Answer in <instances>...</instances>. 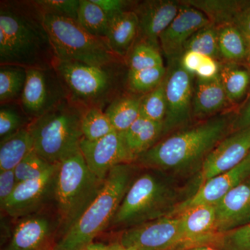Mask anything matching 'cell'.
<instances>
[{
    "instance_id": "cell-1",
    "label": "cell",
    "mask_w": 250,
    "mask_h": 250,
    "mask_svg": "<svg viewBox=\"0 0 250 250\" xmlns=\"http://www.w3.org/2000/svg\"><path fill=\"white\" fill-rule=\"evenodd\" d=\"M56 59L43 15L33 1H1L0 65L50 68Z\"/></svg>"
},
{
    "instance_id": "cell-2",
    "label": "cell",
    "mask_w": 250,
    "mask_h": 250,
    "mask_svg": "<svg viewBox=\"0 0 250 250\" xmlns=\"http://www.w3.org/2000/svg\"><path fill=\"white\" fill-rule=\"evenodd\" d=\"M235 118L220 115L182 128L163 138L134 164L167 174L185 173L197 166L200 169L207 156L233 130Z\"/></svg>"
},
{
    "instance_id": "cell-3",
    "label": "cell",
    "mask_w": 250,
    "mask_h": 250,
    "mask_svg": "<svg viewBox=\"0 0 250 250\" xmlns=\"http://www.w3.org/2000/svg\"><path fill=\"white\" fill-rule=\"evenodd\" d=\"M142 169L130 185L108 229L123 231L172 215L183 202L172 175L154 169Z\"/></svg>"
},
{
    "instance_id": "cell-4",
    "label": "cell",
    "mask_w": 250,
    "mask_h": 250,
    "mask_svg": "<svg viewBox=\"0 0 250 250\" xmlns=\"http://www.w3.org/2000/svg\"><path fill=\"white\" fill-rule=\"evenodd\" d=\"M141 167L134 164L113 167L98 196L79 220L57 241L55 250H82L108 229L125 194Z\"/></svg>"
},
{
    "instance_id": "cell-5",
    "label": "cell",
    "mask_w": 250,
    "mask_h": 250,
    "mask_svg": "<svg viewBox=\"0 0 250 250\" xmlns=\"http://www.w3.org/2000/svg\"><path fill=\"white\" fill-rule=\"evenodd\" d=\"M83 107L64 99L28 125L34 150L50 164H59L80 150Z\"/></svg>"
},
{
    "instance_id": "cell-6",
    "label": "cell",
    "mask_w": 250,
    "mask_h": 250,
    "mask_svg": "<svg viewBox=\"0 0 250 250\" xmlns=\"http://www.w3.org/2000/svg\"><path fill=\"white\" fill-rule=\"evenodd\" d=\"M104 181L90 170L80 150L59 163L52 205L60 220L59 238L75 225L98 196Z\"/></svg>"
},
{
    "instance_id": "cell-7",
    "label": "cell",
    "mask_w": 250,
    "mask_h": 250,
    "mask_svg": "<svg viewBox=\"0 0 250 250\" xmlns=\"http://www.w3.org/2000/svg\"><path fill=\"white\" fill-rule=\"evenodd\" d=\"M122 65L95 66L56 59L53 67L70 101L81 107L98 106L104 109L121 95L119 70Z\"/></svg>"
},
{
    "instance_id": "cell-8",
    "label": "cell",
    "mask_w": 250,
    "mask_h": 250,
    "mask_svg": "<svg viewBox=\"0 0 250 250\" xmlns=\"http://www.w3.org/2000/svg\"><path fill=\"white\" fill-rule=\"evenodd\" d=\"M44 24L57 59L95 66L125 64L104 38L92 35L75 20L43 15Z\"/></svg>"
},
{
    "instance_id": "cell-9",
    "label": "cell",
    "mask_w": 250,
    "mask_h": 250,
    "mask_svg": "<svg viewBox=\"0 0 250 250\" xmlns=\"http://www.w3.org/2000/svg\"><path fill=\"white\" fill-rule=\"evenodd\" d=\"M15 220L11 238L1 250H55L61 223L53 205Z\"/></svg>"
},
{
    "instance_id": "cell-10",
    "label": "cell",
    "mask_w": 250,
    "mask_h": 250,
    "mask_svg": "<svg viewBox=\"0 0 250 250\" xmlns=\"http://www.w3.org/2000/svg\"><path fill=\"white\" fill-rule=\"evenodd\" d=\"M119 243L130 250H187L179 215H168L123 230Z\"/></svg>"
},
{
    "instance_id": "cell-11",
    "label": "cell",
    "mask_w": 250,
    "mask_h": 250,
    "mask_svg": "<svg viewBox=\"0 0 250 250\" xmlns=\"http://www.w3.org/2000/svg\"><path fill=\"white\" fill-rule=\"evenodd\" d=\"M195 77L184 70L179 58L170 60L164 80L167 113L164 138L186 127L191 121Z\"/></svg>"
},
{
    "instance_id": "cell-12",
    "label": "cell",
    "mask_w": 250,
    "mask_h": 250,
    "mask_svg": "<svg viewBox=\"0 0 250 250\" xmlns=\"http://www.w3.org/2000/svg\"><path fill=\"white\" fill-rule=\"evenodd\" d=\"M65 98L66 93L54 67L27 69V80L20 104L31 121Z\"/></svg>"
},
{
    "instance_id": "cell-13",
    "label": "cell",
    "mask_w": 250,
    "mask_h": 250,
    "mask_svg": "<svg viewBox=\"0 0 250 250\" xmlns=\"http://www.w3.org/2000/svg\"><path fill=\"white\" fill-rule=\"evenodd\" d=\"M57 167L58 164H54L39 178L18 183L12 195L1 207V213L17 220L52 205Z\"/></svg>"
},
{
    "instance_id": "cell-14",
    "label": "cell",
    "mask_w": 250,
    "mask_h": 250,
    "mask_svg": "<svg viewBox=\"0 0 250 250\" xmlns=\"http://www.w3.org/2000/svg\"><path fill=\"white\" fill-rule=\"evenodd\" d=\"M80 151L90 170L103 180L116 166L134 164L135 161L125 146L123 135L116 131L96 141L83 138Z\"/></svg>"
},
{
    "instance_id": "cell-15",
    "label": "cell",
    "mask_w": 250,
    "mask_h": 250,
    "mask_svg": "<svg viewBox=\"0 0 250 250\" xmlns=\"http://www.w3.org/2000/svg\"><path fill=\"white\" fill-rule=\"evenodd\" d=\"M250 153V127L228 135L204 161L200 169L197 188L208 179L236 167Z\"/></svg>"
},
{
    "instance_id": "cell-16",
    "label": "cell",
    "mask_w": 250,
    "mask_h": 250,
    "mask_svg": "<svg viewBox=\"0 0 250 250\" xmlns=\"http://www.w3.org/2000/svg\"><path fill=\"white\" fill-rule=\"evenodd\" d=\"M210 24L201 11L181 1L178 14L159 37L160 49L170 61L180 58L187 41L197 31Z\"/></svg>"
},
{
    "instance_id": "cell-17",
    "label": "cell",
    "mask_w": 250,
    "mask_h": 250,
    "mask_svg": "<svg viewBox=\"0 0 250 250\" xmlns=\"http://www.w3.org/2000/svg\"><path fill=\"white\" fill-rule=\"evenodd\" d=\"M250 179V153L231 170L208 179L179 205L174 215L198 205H215L228 192Z\"/></svg>"
},
{
    "instance_id": "cell-18",
    "label": "cell",
    "mask_w": 250,
    "mask_h": 250,
    "mask_svg": "<svg viewBox=\"0 0 250 250\" xmlns=\"http://www.w3.org/2000/svg\"><path fill=\"white\" fill-rule=\"evenodd\" d=\"M181 1L148 0L135 4L139 21L137 39L160 49L159 37L178 14Z\"/></svg>"
},
{
    "instance_id": "cell-19",
    "label": "cell",
    "mask_w": 250,
    "mask_h": 250,
    "mask_svg": "<svg viewBox=\"0 0 250 250\" xmlns=\"http://www.w3.org/2000/svg\"><path fill=\"white\" fill-rule=\"evenodd\" d=\"M215 206L218 235L250 224V179L228 192Z\"/></svg>"
},
{
    "instance_id": "cell-20",
    "label": "cell",
    "mask_w": 250,
    "mask_h": 250,
    "mask_svg": "<svg viewBox=\"0 0 250 250\" xmlns=\"http://www.w3.org/2000/svg\"><path fill=\"white\" fill-rule=\"evenodd\" d=\"M184 238L189 248L213 244L219 236L215 230V206L198 205L179 214Z\"/></svg>"
},
{
    "instance_id": "cell-21",
    "label": "cell",
    "mask_w": 250,
    "mask_h": 250,
    "mask_svg": "<svg viewBox=\"0 0 250 250\" xmlns=\"http://www.w3.org/2000/svg\"><path fill=\"white\" fill-rule=\"evenodd\" d=\"M228 95L219 75L211 80L196 78L192 98V116L204 118L220 112L228 106Z\"/></svg>"
},
{
    "instance_id": "cell-22",
    "label": "cell",
    "mask_w": 250,
    "mask_h": 250,
    "mask_svg": "<svg viewBox=\"0 0 250 250\" xmlns=\"http://www.w3.org/2000/svg\"><path fill=\"white\" fill-rule=\"evenodd\" d=\"M128 151L135 161L164 136V123L140 116L131 126L121 133ZM135 162V161H134Z\"/></svg>"
},
{
    "instance_id": "cell-23",
    "label": "cell",
    "mask_w": 250,
    "mask_h": 250,
    "mask_svg": "<svg viewBox=\"0 0 250 250\" xmlns=\"http://www.w3.org/2000/svg\"><path fill=\"white\" fill-rule=\"evenodd\" d=\"M139 35V21L133 10L125 11L110 19L106 34L110 47L125 59Z\"/></svg>"
},
{
    "instance_id": "cell-24",
    "label": "cell",
    "mask_w": 250,
    "mask_h": 250,
    "mask_svg": "<svg viewBox=\"0 0 250 250\" xmlns=\"http://www.w3.org/2000/svg\"><path fill=\"white\" fill-rule=\"evenodd\" d=\"M143 95L131 93L117 97L104 109L115 131L124 132L141 116V105Z\"/></svg>"
},
{
    "instance_id": "cell-25",
    "label": "cell",
    "mask_w": 250,
    "mask_h": 250,
    "mask_svg": "<svg viewBox=\"0 0 250 250\" xmlns=\"http://www.w3.org/2000/svg\"><path fill=\"white\" fill-rule=\"evenodd\" d=\"M34 150V141L28 126L1 140L0 143V171L14 170Z\"/></svg>"
},
{
    "instance_id": "cell-26",
    "label": "cell",
    "mask_w": 250,
    "mask_h": 250,
    "mask_svg": "<svg viewBox=\"0 0 250 250\" xmlns=\"http://www.w3.org/2000/svg\"><path fill=\"white\" fill-rule=\"evenodd\" d=\"M220 58L227 62H243L248 58L250 47L241 31L232 24L218 27Z\"/></svg>"
},
{
    "instance_id": "cell-27",
    "label": "cell",
    "mask_w": 250,
    "mask_h": 250,
    "mask_svg": "<svg viewBox=\"0 0 250 250\" xmlns=\"http://www.w3.org/2000/svg\"><path fill=\"white\" fill-rule=\"evenodd\" d=\"M200 10L209 19L210 23L219 27L232 24L233 18L244 1L233 0H188L182 1Z\"/></svg>"
},
{
    "instance_id": "cell-28",
    "label": "cell",
    "mask_w": 250,
    "mask_h": 250,
    "mask_svg": "<svg viewBox=\"0 0 250 250\" xmlns=\"http://www.w3.org/2000/svg\"><path fill=\"white\" fill-rule=\"evenodd\" d=\"M219 77L230 103H236L246 95L250 85L249 69L227 62L221 65Z\"/></svg>"
},
{
    "instance_id": "cell-29",
    "label": "cell",
    "mask_w": 250,
    "mask_h": 250,
    "mask_svg": "<svg viewBox=\"0 0 250 250\" xmlns=\"http://www.w3.org/2000/svg\"><path fill=\"white\" fill-rule=\"evenodd\" d=\"M27 80V69L13 65L0 67V103H20Z\"/></svg>"
},
{
    "instance_id": "cell-30",
    "label": "cell",
    "mask_w": 250,
    "mask_h": 250,
    "mask_svg": "<svg viewBox=\"0 0 250 250\" xmlns=\"http://www.w3.org/2000/svg\"><path fill=\"white\" fill-rule=\"evenodd\" d=\"M129 71L164 66L160 49L145 41L136 39L129 53L125 58Z\"/></svg>"
},
{
    "instance_id": "cell-31",
    "label": "cell",
    "mask_w": 250,
    "mask_h": 250,
    "mask_svg": "<svg viewBox=\"0 0 250 250\" xmlns=\"http://www.w3.org/2000/svg\"><path fill=\"white\" fill-rule=\"evenodd\" d=\"M77 21L92 35L106 39L109 18L93 0H80Z\"/></svg>"
},
{
    "instance_id": "cell-32",
    "label": "cell",
    "mask_w": 250,
    "mask_h": 250,
    "mask_svg": "<svg viewBox=\"0 0 250 250\" xmlns=\"http://www.w3.org/2000/svg\"><path fill=\"white\" fill-rule=\"evenodd\" d=\"M167 67L159 66L138 71H129L126 77L129 93L145 95L156 89L165 80Z\"/></svg>"
},
{
    "instance_id": "cell-33",
    "label": "cell",
    "mask_w": 250,
    "mask_h": 250,
    "mask_svg": "<svg viewBox=\"0 0 250 250\" xmlns=\"http://www.w3.org/2000/svg\"><path fill=\"white\" fill-rule=\"evenodd\" d=\"M81 126L83 138L88 141L102 139L115 131L104 110L98 106L83 108Z\"/></svg>"
},
{
    "instance_id": "cell-34",
    "label": "cell",
    "mask_w": 250,
    "mask_h": 250,
    "mask_svg": "<svg viewBox=\"0 0 250 250\" xmlns=\"http://www.w3.org/2000/svg\"><path fill=\"white\" fill-rule=\"evenodd\" d=\"M187 50L198 52L218 60L220 56L218 27L210 24L197 31L186 43L184 52Z\"/></svg>"
},
{
    "instance_id": "cell-35",
    "label": "cell",
    "mask_w": 250,
    "mask_h": 250,
    "mask_svg": "<svg viewBox=\"0 0 250 250\" xmlns=\"http://www.w3.org/2000/svg\"><path fill=\"white\" fill-rule=\"evenodd\" d=\"M31 120L23 111L20 103L1 105L0 108V138L1 140L16 134L30 124Z\"/></svg>"
},
{
    "instance_id": "cell-36",
    "label": "cell",
    "mask_w": 250,
    "mask_h": 250,
    "mask_svg": "<svg viewBox=\"0 0 250 250\" xmlns=\"http://www.w3.org/2000/svg\"><path fill=\"white\" fill-rule=\"evenodd\" d=\"M167 113V103L164 80L159 87L143 95L141 116L151 121L164 123Z\"/></svg>"
},
{
    "instance_id": "cell-37",
    "label": "cell",
    "mask_w": 250,
    "mask_h": 250,
    "mask_svg": "<svg viewBox=\"0 0 250 250\" xmlns=\"http://www.w3.org/2000/svg\"><path fill=\"white\" fill-rule=\"evenodd\" d=\"M52 165L33 150L14 169L15 174L21 183L39 178Z\"/></svg>"
},
{
    "instance_id": "cell-38",
    "label": "cell",
    "mask_w": 250,
    "mask_h": 250,
    "mask_svg": "<svg viewBox=\"0 0 250 250\" xmlns=\"http://www.w3.org/2000/svg\"><path fill=\"white\" fill-rule=\"evenodd\" d=\"M33 2L42 15L71 18L77 21L80 0H35Z\"/></svg>"
},
{
    "instance_id": "cell-39",
    "label": "cell",
    "mask_w": 250,
    "mask_h": 250,
    "mask_svg": "<svg viewBox=\"0 0 250 250\" xmlns=\"http://www.w3.org/2000/svg\"><path fill=\"white\" fill-rule=\"evenodd\" d=\"M212 245L220 250H250V224L219 235Z\"/></svg>"
},
{
    "instance_id": "cell-40",
    "label": "cell",
    "mask_w": 250,
    "mask_h": 250,
    "mask_svg": "<svg viewBox=\"0 0 250 250\" xmlns=\"http://www.w3.org/2000/svg\"><path fill=\"white\" fill-rule=\"evenodd\" d=\"M18 184L14 170L0 171V207L12 195Z\"/></svg>"
},
{
    "instance_id": "cell-41",
    "label": "cell",
    "mask_w": 250,
    "mask_h": 250,
    "mask_svg": "<svg viewBox=\"0 0 250 250\" xmlns=\"http://www.w3.org/2000/svg\"><path fill=\"white\" fill-rule=\"evenodd\" d=\"M232 25L241 31L250 47V1H244L233 18Z\"/></svg>"
},
{
    "instance_id": "cell-42",
    "label": "cell",
    "mask_w": 250,
    "mask_h": 250,
    "mask_svg": "<svg viewBox=\"0 0 250 250\" xmlns=\"http://www.w3.org/2000/svg\"><path fill=\"white\" fill-rule=\"evenodd\" d=\"M94 3L98 4L104 11L109 20L116 15L125 11L133 10L131 7L133 4L131 1L123 0H93Z\"/></svg>"
},
{
    "instance_id": "cell-43",
    "label": "cell",
    "mask_w": 250,
    "mask_h": 250,
    "mask_svg": "<svg viewBox=\"0 0 250 250\" xmlns=\"http://www.w3.org/2000/svg\"><path fill=\"white\" fill-rule=\"evenodd\" d=\"M221 65L218 60L205 56L203 62L195 74L197 78L208 80L215 78L220 74Z\"/></svg>"
},
{
    "instance_id": "cell-44",
    "label": "cell",
    "mask_w": 250,
    "mask_h": 250,
    "mask_svg": "<svg viewBox=\"0 0 250 250\" xmlns=\"http://www.w3.org/2000/svg\"><path fill=\"white\" fill-rule=\"evenodd\" d=\"M205 56L193 51H185L179 58L181 65L186 71L195 75L201 65Z\"/></svg>"
},
{
    "instance_id": "cell-45",
    "label": "cell",
    "mask_w": 250,
    "mask_h": 250,
    "mask_svg": "<svg viewBox=\"0 0 250 250\" xmlns=\"http://www.w3.org/2000/svg\"><path fill=\"white\" fill-rule=\"evenodd\" d=\"M248 127H250V100L235 118L233 130L236 131Z\"/></svg>"
},
{
    "instance_id": "cell-46",
    "label": "cell",
    "mask_w": 250,
    "mask_h": 250,
    "mask_svg": "<svg viewBox=\"0 0 250 250\" xmlns=\"http://www.w3.org/2000/svg\"><path fill=\"white\" fill-rule=\"evenodd\" d=\"M82 250H130L126 249L121 243H111V244H104V243H93L89 246L85 247Z\"/></svg>"
},
{
    "instance_id": "cell-47",
    "label": "cell",
    "mask_w": 250,
    "mask_h": 250,
    "mask_svg": "<svg viewBox=\"0 0 250 250\" xmlns=\"http://www.w3.org/2000/svg\"><path fill=\"white\" fill-rule=\"evenodd\" d=\"M187 250H220L216 247L210 244L197 245L192 246Z\"/></svg>"
},
{
    "instance_id": "cell-48",
    "label": "cell",
    "mask_w": 250,
    "mask_h": 250,
    "mask_svg": "<svg viewBox=\"0 0 250 250\" xmlns=\"http://www.w3.org/2000/svg\"><path fill=\"white\" fill-rule=\"evenodd\" d=\"M247 62H248V64H249V65L250 66V47L249 49V53H248V58L246 59Z\"/></svg>"
}]
</instances>
